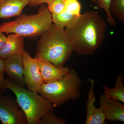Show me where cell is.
<instances>
[{
    "instance_id": "obj_24",
    "label": "cell",
    "mask_w": 124,
    "mask_h": 124,
    "mask_svg": "<svg viewBox=\"0 0 124 124\" xmlns=\"http://www.w3.org/2000/svg\"><path fill=\"white\" fill-rule=\"evenodd\" d=\"M0 72H5L4 60L0 58Z\"/></svg>"
},
{
    "instance_id": "obj_13",
    "label": "cell",
    "mask_w": 124,
    "mask_h": 124,
    "mask_svg": "<svg viewBox=\"0 0 124 124\" xmlns=\"http://www.w3.org/2000/svg\"><path fill=\"white\" fill-rule=\"evenodd\" d=\"M29 2V0H0V20L18 17Z\"/></svg>"
},
{
    "instance_id": "obj_22",
    "label": "cell",
    "mask_w": 124,
    "mask_h": 124,
    "mask_svg": "<svg viewBox=\"0 0 124 124\" xmlns=\"http://www.w3.org/2000/svg\"><path fill=\"white\" fill-rule=\"evenodd\" d=\"M5 72H0V92L4 93L7 89L5 82L4 75Z\"/></svg>"
},
{
    "instance_id": "obj_10",
    "label": "cell",
    "mask_w": 124,
    "mask_h": 124,
    "mask_svg": "<svg viewBox=\"0 0 124 124\" xmlns=\"http://www.w3.org/2000/svg\"><path fill=\"white\" fill-rule=\"evenodd\" d=\"M4 71L9 79L24 86L23 65L22 54H16L4 60Z\"/></svg>"
},
{
    "instance_id": "obj_11",
    "label": "cell",
    "mask_w": 124,
    "mask_h": 124,
    "mask_svg": "<svg viewBox=\"0 0 124 124\" xmlns=\"http://www.w3.org/2000/svg\"><path fill=\"white\" fill-rule=\"evenodd\" d=\"M99 104L103 108L106 120L124 122V106L120 101L109 98L103 94L100 96Z\"/></svg>"
},
{
    "instance_id": "obj_5",
    "label": "cell",
    "mask_w": 124,
    "mask_h": 124,
    "mask_svg": "<svg viewBox=\"0 0 124 124\" xmlns=\"http://www.w3.org/2000/svg\"><path fill=\"white\" fill-rule=\"evenodd\" d=\"M5 86L13 92L20 107L26 116L28 124H38L41 116L54 108L51 102L38 93L5 78Z\"/></svg>"
},
{
    "instance_id": "obj_15",
    "label": "cell",
    "mask_w": 124,
    "mask_h": 124,
    "mask_svg": "<svg viewBox=\"0 0 124 124\" xmlns=\"http://www.w3.org/2000/svg\"><path fill=\"white\" fill-rule=\"evenodd\" d=\"M51 15L53 23L63 28L71 23L78 17L64 9L58 14Z\"/></svg>"
},
{
    "instance_id": "obj_20",
    "label": "cell",
    "mask_w": 124,
    "mask_h": 124,
    "mask_svg": "<svg viewBox=\"0 0 124 124\" xmlns=\"http://www.w3.org/2000/svg\"><path fill=\"white\" fill-rule=\"evenodd\" d=\"M64 9L77 17L81 15V5L78 0H66Z\"/></svg>"
},
{
    "instance_id": "obj_2",
    "label": "cell",
    "mask_w": 124,
    "mask_h": 124,
    "mask_svg": "<svg viewBox=\"0 0 124 124\" xmlns=\"http://www.w3.org/2000/svg\"><path fill=\"white\" fill-rule=\"evenodd\" d=\"M74 51L64 28L53 23L40 36L35 58L48 60L55 66L63 67Z\"/></svg>"
},
{
    "instance_id": "obj_1",
    "label": "cell",
    "mask_w": 124,
    "mask_h": 124,
    "mask_svg": "<svg viewBox=\"0 0 124 124\" xmlns=\"http://www.w3.org/2000/svg\"><path fill=\"white\" fill-rule=\"evenodd\" d=\"M107 29L106 23L98 12L91 11L81 14L64 31L74 51L80 55H91L103 42Z\"/></svg>"
},
{
    "instance_id": "obj_4",
    "label": "cell",
    "mask_w": 124,
    "mask_h": 124,
    "mask_svg": "<svg viewBox=\"0 0 124 124\" xmlns=\"http://www.w3.org/2000/svg\"><path fill=\"white\" fill-rule=\"evenodd\" d=\"M82 83L77 72L72 68L59 79L45 83L38 93L51 102L54 108L58 107L66 102L79 98Z\"/></svg>"
},
{
    "instance_id": "obj_8",
    "label": "cell",
    "mask_w": 124,
    "mask_h": 124,
    "mask_svg": "<svg viewBox=\"0 0 124 124\" xmlns=\"http://www.w3.org/2000/svg\"><path fill=\"white\" fill-rule=\"evenodd\" d=\"M90 81V88L87 93L88 100L86 102V114L85 124H103L105 123L106 117L103 108L100 106L97 108L94 106L96 98L94 93L95 81L92 78Z\"/></svg>"
},
{
    "instance_id": "obj_9",
    "label": "cell",
    "mask_w": 124,
    "mask_h": 124,
    "mask_svg": "<svg viewBox=\"0 0 124 124\" xmlns=\"http://www.w3.org/2000/svg\"><path fill=\"white\" fill-rule=\"evenodd\" d=\"M40 73L45 83L54 82L59 79L69 72L70 68L66 67H58L48 60L36 58Z\"/></svg>"
},
{
    "instance_id": "obj_12",
    "label": "cell",
    "mask_w": 124,
    "mask_h": 124,
    "mask_svg": "<svg viewBox=\"0 0 124 124\" xmlns=\"http://www.w3.org/2000/svg\"><path fill=\"white\" fill-rule=\"evenodd\" d=\"M25 37L14 33L7 37V40L0 50V58L5 60L13 55L22 54L24 49V39Z\"/></svg>"
},
{
    "instance_id": "obj_6",
    "label": "cell",
    "mask_w": 124,
    "mask_h": 124,
    "mask_svg": "<svg viewBox=\"0 0 124 124\" xmlns=\"http://www.w3.org/2000/svg\"><path fill=\"white\" fill-rule=\"evenodd\" d=\"M0 92V121L2 124H28L17 99Z\"/></svg>"
},
{
    "instance_id": "obj_16",
    "label": "cell",
    "mask_w": 124,
    "mask_h": 124,
    "mask_svg": "<svg viewBox=\"0 0 124 124\" xmlns=\"http://www.w3.org/2000/svg\"><path fill=\"white\" fill-rule=\"evenodd\" d=\"M109 10L111 15H113L119 20L124 23V0H112Z\"/></svg>"
},
{
    "instance_id": "obj_19",
    "label": "cell",
    "mask_w": 124,
    "mask_h": 124,
    "mask_svg": "<svg viewBox=\"0 0 124 124\" xmlns=\"http://www.w3.org/2000/svg\"><path fill=\"white\" fill-rule=\"evenodd\" d=\"M66 0H49L47 7L51 15H57L64 9Z\"/></svg>"
},
{
    "instance_id": "obj_17",
    "label": "cell",
    "mask_w": 124,
    "mask_h": 124,
    "mask_svg": "<svg viewBox=\"0 0 124 124\" xmlns=\"http://www.w3.org/2000/svg\"><path fill=\"white\" fill-rule=\"evenodd\" d=\"M53 111L47 112L41 117L38 124H66L65 119L59 118L54 115Z\"/></svg>"
},
{
    "instance_id": "obj_14",
    "label": "cell",
    "mask_w": 124,
    "mask_h": 124,
    "mask_svg": "<svg viewBox=\"0 0 124 124\" xmlns=\"http://www.w3.org/2000/svg\"><path fill=\"white\" fill-rule=\"evenodd\" d=\"M124 76L122 73L118 75L115 83V86L111 88L103 85L102 88L104 94L107 97L118 100L124 103Z\"/></svg>"
},
{
    "instance_id": "obj_21",
    "label": "cell",
    "mask_w": 124,
    "mask_h": 124,
    "mask_svg": "<svg viewBox=\"0 0 124 124\" xmlns=\"http://www.w3.org/2000/svg\"><path fill=\"white\" fill-rule=\"evenodd\" d=\"M49 0H29L28 6L30 7H37L42 4H47Z\"/></svg>"
},
{
    "instance_id": "obj_18",
    "label": "cell",
    "mask_w": 124,
    "mask_h": 124,
    "mask_svg": "<svg viewBox=\"0 0 124 124\" xmlns=\"http://www.w3.org/2000/svg\"><path fill=\"white\" fill-rule=\"evenodd\" d=\"M91 2L95 3L97 7L104 9L107 14V22L111 26H115L116 23L110 13L109 6L112 0H91Z\"/></svg>"
},
{
    "instance_id": "obj_23",
    "label": "cell",
    "mask_w": 124,
    "mask_h": 124,
    "mask_svg": "<svg viewBox=\"0 0 124 124\" xmlns=\"http://www.w3.org/2000/svg\"><path fill=\"white\" fill-rule=\"evenodd\" d=\"M7 40V36H6L4 33L0 31V50L2 49Z\"/></svg>"
},
{
    "instance_id": "obj_3",
    "label": "cell",
    "mask_w": 124,
    "mask_h": 124,
    "mask_svg": "<svg viewBox=\"0 0 124 124\" xmlns=\"http://www.w3.org/2000/svg\"><path fill=\"white\" fill-rule=\"evenodd\" d=\"M53 23L52 15L47 6L42 4L37 14H21L13 21L0 24V31L7 34L15 33L35 40L48 30Z\"/></svg>"
},
{
    "instance_id": "obj_7",
    "label": "cell",
    "mask_w": 124,
    "mask_h": 124,
    "mask_svg": "<svg viewBox=\"0 0 124 124\" xmlns=\"http://www.w3.org/2000/svg\"><path fill=\"white\" fill-rule=\"evenodd\" d=\"M22 56L24 85L28 90L38 93L41 86L45 83L40 73L38 63L35 58H32L24 50Z\"/></svg>"
}]
</instances>
